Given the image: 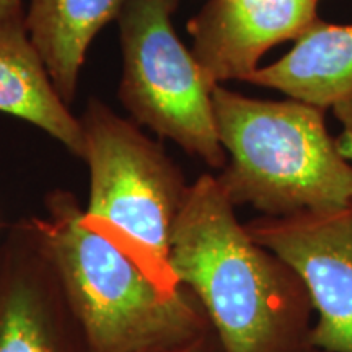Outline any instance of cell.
<instances>
[{
  "instance_id": "1",
  "label": "cell",
  "mask_w": 352,
  "mask_h": 352,
  "mask_svg": "<svg viewBox=\"0 0 352 352\" xmlns=\"http://www.w3.org/2000/svg\"><path fill=\"white\" fill-rule=\"evenodd\" d=\"M217 176L191 183L173 230L170 266L226 352H292L315 310L297 272L250 235Z\"/></svg>"
},
{
  "instance_id": "2",
  "label": "cell",
  "mask_w": 352,
  "mask_h": 352,
  "mask_svg": "<svg viewBox=\"0 0 352 352\" xmlns=\"http://www.w3.org/2000/svg\"><path fill=\"white\" fill-rule=\"evenodd\" d=\"M32 222L90 352H140L209 331L186 287L168 289L87 220L74 192H47Z\"/></svg>"
},
{
  "instance_id": "3",
  "label": "cell",
  "mask_w": 352,
  "mask_h": 352,
  "mask_svg": "<svg viewBox=\"0 0 352 352\" xmlns=\"http://www.w3.org/2000/svg\"><path fill=\"white\" fill-rule=\"evenodd\" d=\"M217 135L227 153L217 179L235 208L267 217L352 204V162L329 135L324 109L258 100L214 87Z\"/></svg>"
},
{
  "instance_id": "4",
  "label": "cell",
  "mask_w": 352,
  "mask_h": 352,
  "mask_svg": "<svg viewBox=\"0 0 352 352\" xmlns=\"http://www.w3.org/2000/svg\"><path fill=\"white\" fill-rule=\"evenodd\" d=\"M88 166V222L157 283L179 289L170 266L173 230L191 184L135 121L91 100L78 118Z\"/></svg>"
},
{
  "instance_id": "5",
  "label": "cell",
  "mask_w": 352,
  "mask_h": 352,
  "mask_svg": "<svg viewBox=\"0 0 352 352\" xmlns=\"http://www.w3.org/2000/svg\"><path fill=\"white\" fill-rule=\"evenodd\" d=\"M182 0H126L118 15L122 51L120 100L138 124L212 170L227 153L215 127L212 90L173 28Z\"/></svg>"
},
{
  "instance_id": "6",
  "label": "cell",
  "mask_w": 352,
  "mask_h": 352,
  "mask_svg": "<svg viewBox=\"0 0 352 352\" xmlns=\"http://www.w3.org/2000/svg\"><path fill=\"white\" fill-rule=\"evenodd\" d=\"M245 226L305 285L316 315L308 342L352 352V204L285 217L259 215Z\"/></svg>"
},
{
  "instance_id": "7",
  "label": "cell",
  "mask_w": 352,
  "mask_h": 352,
  "mask_svg": "<svg viewBox=\"0 0 352 352\" xmlns=\"http://www.w3.org/2000/svg\"><path fill=\"white\" fill-rule=\"evenodd\" d=\"M0 352H90L32 217L0 243Z\"/></svg>"
},
{
  "instance_id": "8",
  "label": "cell",
  "mask_w": 352,
  "mask_h": 352,
  "mask_svg": "<svg viewBox=\"0 0 352 352\" xmlns=\"http://www.w3.org/2000/svg\"><path fill=\"white\" fill-rule=\"evenodd\" d=\"M318 0H209L188 21L191 52L212 87L248 82L276 44L297 39L316 16Z\"/></svg>"
},
{
  "instance_id": "9",
  "label": "cell",
  "mask_w": 352,
  "mask_h": 352,
  "mask_svg": "<svg viewBox=\"0 0 352 352\" xmlns=\"http://www.w3.org/2000/svg\"><path fill=\"white\" fill-rule=\"evenodd\" d=\"M0 113L36 126L82 158L80 120L56 90L25 16L0 20Z\"/></svg>"
},
{
  "instance_id": "10",
  "label": "cell",
  "mask_w": 352,
  "mask_h": 352,
  "mask_svg": "<svg viewBox=\"0 0 352 352\" xmlns=\"http://www.w3.org/2000/svg\"><path fill=\"white\" fill-rule=\"evenodd\" d=\"M248 82L276 88L321 109L352 103V25L316 19L287 54L259 67Z\"/></svg>"
},
{
  "instance_id": "11",
  "label": "cell",
  "mask_w": 352,
  "mask_h": 352,
  "mask_svg": "<svg viewBox=\"0 0 352 352\" xmlns=\"http://www.w3.org/2000/svg\"><path fill=\"white\" fill-rule=\"evenodd\" d=\"M126 0H30V38L65 104L77 95L78 77L96 34L116 20Z\"/></svg>"
},
{
  "instance_id": "12",
  "label": "cell",
  "mask_w": 352,
  "mask_h": 352,
  "mask_svg": "<svg viewBox=\"0 0 352 352\" xmlns=\"http://www.w3.org/2000/svg\"><path fill=\"white\" fill-rule=\"evenodd\" d=\"M140 352H226V349L220 344L219 338L215 336L212 329H209V331L188 338V340L171 342V344L151 347V349H145Z\"/></svg>"
},
{
  "instance_id": "13",
  "label": "cell",
  "mask_w": 352,
  "mask_h": 352,
  "mask_svg": "<svg viewBox=\"0 0 352 352\" xmlns=\"http://www.w3.org/2000/svg\"><path fill=\"white\" fill-rule=\"evenodd\" d=\"M25 12L21 0H0V20L21 19L25 16Z\"/></svg>"
},
{
  "instance_id": "14",
  "label": "cell",
  "mask_w": 352,
  "mask_h": 352,
  "mask_svg": "<svg viewBox=\"0 0 352 352\" xmlns=\"http://www.w3.org/2000/svg\"><path fill=\"white\" fill-rule=\"evenodd\" d=\"M292 352H338V351H331V349H324V347H320V346H315L311 344V342H305V344H302L300 347H297L296 351Z\"/></svg>"
}]
</instances>
